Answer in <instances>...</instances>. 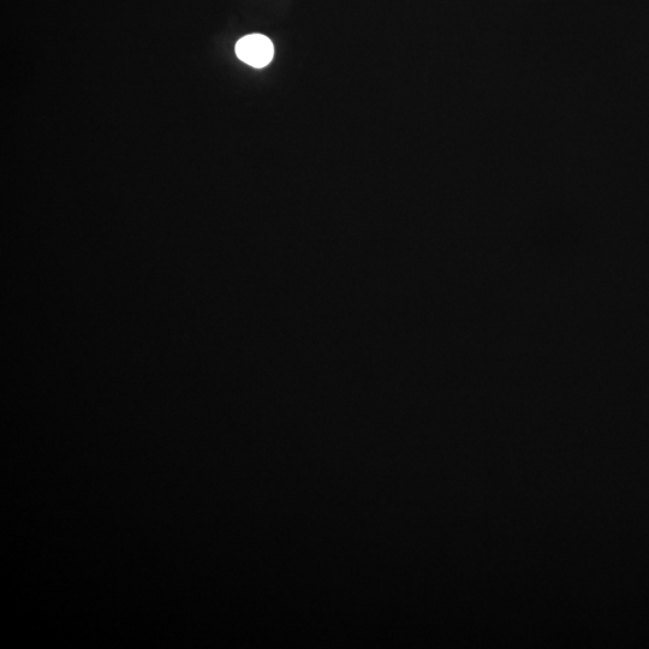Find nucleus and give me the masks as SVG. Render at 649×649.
Returning <instances> with one entry per match:
<instances>
[{
    "label": "nucleus",
    "mask_w": 649,
    "mask_h": 649,
    "mask_svg": "<svg viewBox=\"0 0 649 649\" xmlns=\"http://www.w3.org/2000/svg\"><path fill=\"white\" fill-rule=\"evenodd\" d=\"M240 61L256 69H263L275 57V46L263 34H249L238 40L235 47Z\"/></svg>",
    "instance_id": "f257e3e1"
}]
</instances>
